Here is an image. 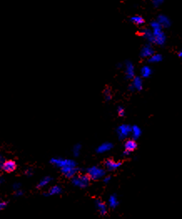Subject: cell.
I'll use <instances>...</instances> for the list:
<instances>
[{"instance_id":"obj_1","label":"cell","mask_w":182,"mask_h":219,"mask_svg":"<svg viewBox=\"0 0 182 219\" xmlns=\"http://www.w3.org/2000/svg\"><path fill=\"white\" fill-rule=\"evenodd\" d=\"M153 36H154V44L164 46L166 43V35L163 31L162 28H156L151 29Z\"/></svg>"},{"instance_id":"obj_2","label":"cell","mask_w":182,"mask_h":219,"mask_svg":"<svg viewBox=\"0 0 182 219\" xmlns=\"http://www.w3.org/2000/svg\"><path fill=\"white\" fill-rule=\"evenodd\" d=\"M105 170L99 166H91L87 170V176L92 180H98L105 176Z\"/></svg>"},{"instance_id":"obj_3","label":"cell","mask_w":182,"mask_h":219,"mask_svg":"<svg viewBox=\"0 0 182 219\" xmlns=\"http://www.w3.org/2000/svg\"><path fill=\"white\" fill-rule=\"evenodd\" d=\"M72 182L79 188H85L89 183V177L87 175H79L72 177Z\"/></svg>"},{"instance_id":"obj_4","label":"cell","mask_w":182,"mask_h":219,"mask_svg":"<svg viewBox=\"0 0 182 219\" xmlns=\"http://www.w3.org/2000/svg\"><path fill=\"white\" fill-rule=\"evenodd\" d=\"M123 66L124 68V75H125V78L127 79V80H131L132 79L136 76V70H135L134 64L131 61L127 60V61L124 62Z\"/></svg>"},{"instance_id":"obj_5","label":"cell","mask_w":182,"mask_h":219,"mask_svg":"<svg viewBox=\"0 0 182 219\" xmlns=\"http://www.w3.org/2000/svg\"><path fill=\"white\" fill-rule=\"evenodd\" d=\"M143 89V80L140 76H135L131 80V83L129 86L130 91H140Z\"/></svg>"},{"instance_id":"obj_6","label":"cell","mask_w":182,"mask_h":219,"mask_svg":"<svg viewBox=\"0 0 182 219\" xmlns=\"http://www.w3.org/2000/svg\"><path fill=\"white\" fill-rule=\"evenodd\" d=\"M155 53V50H154V48L152 46V44L147 43L141 48L140 52H139V56L142 59H149L151 55H154Z\"/></svg>"},{"instance_id":"obj_7","label":"cell","mask_w":182,"mask_h":219,"mask_svg":"<svg viewBox=\"0 0 182 219\" xmlns=\"http://www.w3.org/2000/svg\"><path fill=\"white\" fill-rule=\"evenodd\" d=\"M50 162L52 164L55 166H58L59 168H63L64 166H67L69 165L75 164L76 162L73 160H68V159H61V158H53L50 160Z\"/></svg>"},{"instance_id":"obj_8","label":"cell","mask_w":182,"mask_h":219,"mask_svg":"<svg viewBox=\"0 0 182 219\" xmlns=\"http://www.w3.org/2000/svg\"><path fill=\"white\" fill-rule=\"evenodd\" d=\"M139 35L145 39L149 44H154V36L150 28H142L139 32Z\"/></svg>"},{"instance_id":"obj_9","label":"cell","mask_w":182,"mask_h":219,"mask_svg":"<svg viewBox=\"0 0 182 219\" xmlns=\"http://www.w3.org/2000/svg\"><path fill=\"white\" fill-rule=\"evenodd\" d=\"M131 132V126L130 125H121L117 129V133L120 139L127 137Z\"/></svg>"},{"instance_id":"obj_10","label":"cell","mask_w":182,"mask_h":219,"mask_svg":"<svg viewBox=\"0 0 182 219\" xmlns=\"http://www.w3.org/2000/svg\"><path fill=\"white\" fill-rule=\"evenodd\" d=\"M156 21L159 23L160 27L162 28H169L171 26V24H172L171 19L168 16L165 15V14H160L157 17Z\"/></svg>"},{"instance_id":"obj_11","label":"cell","mask_w":182,"mask_h":219,"mask_svg":"<svg viewBox=\"0 0 182 219\" xmlns=\"http://www.w3.org/2000/svg\"><path fill=\"white\" fill-rule=\"evenodd\" d=\"M16 167H17V165H16L15 161L9 160L4 161V165L2 166V169L6 172H12L15 170Z\"/></svg>"},{"instance_id":"obj_12","label":"cell","mask_w":182,"mask_h":219,"mask_svg":"<svg viewBox=\"0 0 182 219\" xmlns=\"http://www.w3.org/2000/svg\"><path fill=\"white\" fill-rule=\"evenodd\" d=\"M121 162L120 161H115V160H112V159H108L107 160H105V166L106 168L109 170V171H115L116 170L118 167H120Z\"/></svg>"},{"instance_id":"obj_13","label":"cell","mask_w":182,"mask_h":219,"mask_svg":"<svg viewBox=\"0 0 182 219\" xmlns=\"http://www.w3.org/2000/svg\"><path fill=\"white\" fill-rule=\"evenodd\" d=\"M153 74V70L149 65H144L140 69V77L144 79H147L151 77Z\"/></svg>"},{"instance_id":"obj_14","label":"cell","mask_w":182,"mask_h":219,"mask_svg":"<svg viewBox=\"0 0 182 219\" xmlns=\"http://www.w3.org/2000/svg\"><path fill=\"white\" fill-rule=\"evenodd\" d=\"M130 22L132 24H134L136 26H143L144 24H145V20L144 19L142 16L140 15H135L132 16L130 18Z\"/></svg>"},{"instance_id":"obj_15","label":"cell","mask_w":182,"mask_h":219,"mask_svg":"<svg viewBox=\"0 0 182 219\" xmlns=\"http://www.w3.org/2000/svg\"><path fill=\"white\" fill-rule=\"evenodd\" d=\"M95 205H96L98 211L100 212V213L101 215L106 214V212H107V207H106V205H105V203L103 201H101L100 199H97L95 201Z\"/></svg>"},{"instance_id":"obj_16","label":"cell","mask_w":182,"mask_h":219,"mask_svg":"<svg viewBox=\"0 0 182 219\" xmlns=\"http://www.w3.org/2000/svg\"><path fill=\"white\" fill-rule=\"evenodd\" d=\"M113 147V145L109 142H105L100 145L98 148H97V152L99 153H104L106 152H109V150H111Z\"/></svg>"},{"instance_id":"obj_17","label":"cell","mask_w":182,"mask_h":219,"mask_svg":"<svg viewBox=\"0 0 182 219\" xmlns=\"http://www.w3.org/2000/svg\"><path fill=\"white\" fill-rule=\"evenodd\" d=\"M163 60V56L160 54H156L155 53L154 55H152L148 59V63H150V64H157V63H160Z\"/></svg>"},{"instance_id":"obj_18","label":"cell","mask_w":182,"mask_h":219,"mask_svg":"<svg viewBox=\"0 0 182 219\" xmlns=\"http://www.w3.org/2000/svg\"><path fill=\"white\" fill-rule=\"evenodd\" d=\"M124 147H125V150L127 152H133V151H135L137 148V144H136V142L134 140H129V141L125 142Z\"/></svg>"},{"instance_id":"obj_19","label":"cell","mask_w":182,"mask_h":219,"mask_svg":"<svg viewBox=\"0 0 182 219\" xmlns=\"http://www.w3.org/2000/svg\"><path fill=\"white\" fill-rule=\"evenodd\" d=\"M62 192V189L60 187L58 186H54L49 190L48 193H46L45 195L46 196H54V195H58L59 193H61Z\"/></svg>"},{"instance_id":"obj_20","label":"cell","mask_w":182,"mask_h":219,"mask_svg":"<svg viewBox=\"0 0 182 219\" xmlns=\"http://www.w3.org/2000/svg\"><path fill=\"white\" fill-rule=\"evenodd\" d=\"M130 134L132 135V136L134 139H137L141 135V130L139 128V126L137 125H134V126H131V132Z\"/></svg>"},{"instance_id":"obj_21","label":"cell","mask_w":182,"mask_h":219,"mask_svg":"<svg viewBox=\"0 0 182 219\" xmlns=\"http://www.w3.org/2000/svg\"><path fill=\"white\" fill-rule=\"evenodd\" d=\"M109 207H112V208H115V207H116L119 205V201L117 199L116 196H110V197L109 199Z\"/></svg>"},{"instance_id":"obj_22","label":"cell","mask_w":182,"mask_h":219,"mask_svg":"<svg viewBox=\"0 0 182 219\" xmlns=\"http://www.w3.org/2000/svg\"><path fill=\"white\" fill-rule=\"evenodd\" d=\"M52 180V178H51L50 176H45V177H43L42 180L40 181L38 184V188H44L45 186H47L48 184Z\"/></svg>"},{"instance_id":"obj_23","label":"cell","mask_w":182,"mask_h":219,"mask_svg":"<svg viewBox=\"0 0 182 219\" xmlns=\"http://www.w3.org/2000/svg\"><path fill=\"white\" fill-rule=\"evenodd\" d=\"M103 94L105 97V100H110L112 99V91L109 87H106L104 91H103Z\"/></svg>"},{"instance_id":"obj_24","label":"cell","mask_w":182,"mask_h":219,"mask_svg":"<svg viewBox=\"0 0 182 219\" xmlns=\"http://www.w3.org/2000/svg\"><path fill=\"white\" fill-rule=\"evenodd\" d=\"M80 148H81V146L79 144L74 146V148H73V153H74V157H79V152H80Z\"/></svg>"},{"instance_id":"obj_25","label":"cell","mask_w":182,"mask_h":219,"mask_svg":"<svg viewBox=\"0 0 182 219\" xmlns=\"http://www.w3.org/2000/svg\"><path fill=\"white\" fill-rule=\"evenodd\" d=\"M164 2H165V0H151V3H152V4L155 6V8L160 6Z\"/></svg>"},{"instance_id":"obj_26","label":"cell","mask_w":182,"mask_h":219,"mask_svg":"<svg viewBox=\"0 0 182 219\" xmlns=\"http://www.w3.org/2000/svg\"><path fill=\"white\" fill-rule=\"evenodd\" d=\"M117 112H118V115L120 116H124V114H125V111H124V109L122 107V106H119L118 108H117Z\"/></svg>"},{"instance_id":"obj_27","label":"cell","mask_w":182,"mask_h":219,"mask_svg":"<svg viewBox=\"0 0 182 219\" xmlns=\"http://www.w3.org/2000/svg\"><path fill=\"white\" fill-rule=\"evenodd\" d=\"M7 206V202H4V201H0V211L4 209L5 207Z\"/></svg>"},{"instance_id":"obj_28","label":"cell","mask_w":182,"mask_h":219,"mask_svg":"<svg viewBox=\"0 0 182 219\" xmlns=\"http://www.w3.org/2000/svg\"><path fill=\"white\" fill-rule=\"evenodd\" d=\"M4 161H5V160H4V157H3V156H1V155H0V169H2V166H3V165H4Z\"/></svg>"},{"instance_id":"obj_29","label":"cell","mask_w":182,"mask_h":219,"mask_svg":"<svg viewBox=\"0 0 182 219\" xmlns=\"http://www.w3.org/2000/svg\"><path fill=\"white\" fill-rule=\"evenodd\" d=\"M32 173H33V172H32L31 169H27V170L25 171V174H26L27 176H31Z\"/></svg>"},{"instance_id":"obj_30","label":"cell","mask_w":182,"mask_h":219,"mask_svg":"<svg viewBox=\"0 0 182 219\" xmlns=\"http://www.w3.org/2000/svg\"><path fill=\"white\" fill-rule=\"evenodd\" d=\"M20 188V184H18V183H15L13 185V189L17 191V190H19Z\"/></svg>"},{"instance_id":"obj_31","label":"cell","mask_w":182,"mask_h":219,"mask_svg":"<svg viewBox=\"0 0 182 219\" xmlns=\"http://www.w3.org/2000/svg\"><path fill=\"white\" fill-rule=\"evenodd\" d=\"M110 181V176H106L105 177V179H104V182H105V183H107V182H109Z\"/></svg>"},{"instance_id":"obj_32","label":"cell","mask_w":182,"mask_h":219,"mask_svg":"<svg viewBox=\"0 0 182 219\" xmlns=\"http://www.w3.org/2000/svg\"><path fill=\"white\" fill-rule=\"evenodd\" d=\"M23 195V192L22 191H20V190H17L16 191V196H21Z\"/></svg>"},{"instance_id":"obj_33","label":"cell","mask_w":182,"mask_h":219,"mask_svg":"<svg viewBox=\"0 0 182 219\" xmlns=\"http://www.w3.org/2000/svg\"><path fill=\"white\" fill-rule=\"evenodd\" d=\"M3 182H4V179H3V177H2V176H0V185L3 183Z\"/></svg>"},{"instance_id":"obj_34","label":"cell","mask_w":182,"mask_h":219,"mask_svg":"<svg viewBox=\"0 0 182 219\" xmlns=\"http://www.w3.org/2000/svg\"><path fill=\"white\" fill-rule=\"evenodd\" d=\"M181 56H182V52H181V51H180V52L178 53V57L181 58Z\"/></svg>"}]
</instances>
